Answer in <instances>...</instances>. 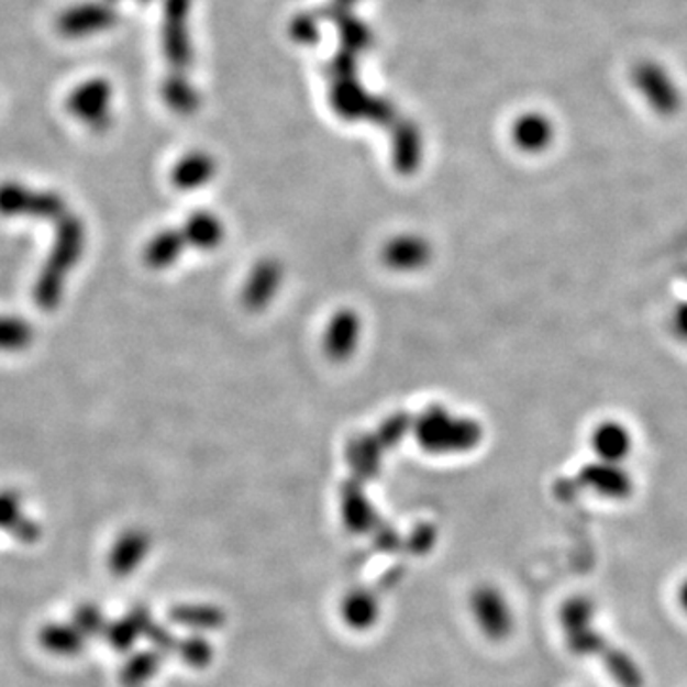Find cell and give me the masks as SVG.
I'll use <instances>...</instances> for the list:
<instances>
[{
  "label": "cell",
  "instance_id": "cell-25",
  "mask_svg": "<svg viewBox=\"0 0 687 687\" xmlns=\"http://www.w3.org/2000/svg\"><path fill=\"white\" fill-rule=\"evenodd\" d=\"M165 96H167V102L170 103L174 109L188 111V109L191 108V90L180 85V82L170 80L167 88H165Z\"/></svg>",
  "mask_w": 687,
  "mask_h": 687
},
{
  "label": "cell",
  "instance_id": "cell-14",
  "mask_svg": "<svg viewBox=\"0 0 687 687\" xmlns=\"http://www.w3.org/2000/svg\"><path fill=\"white\" fill-rule=\"evenodd\" d=\"M168 619L176 627L201 634L204 630L220 629L225 617L222 609L209 603H180L168 611Z\"/></svg>",
  "mask_w": 687,
  "mask_h": 687
},
{
  "label": "cell",
  "instance_id": "cell-9",
  "mask_svg": "<svg viewBox=\"0 0 687 687\" xmlns=\"http://www.w3.org/2000/svg\"><path fill=\"white\" fill-rule=\"evenodd\" d=\"M339 616L352 632H369L383 619V601L370 588H352L339 603Z\"/></svg>",
  "mask_w": 687,
  "mask_h": 687
},
{
  "label": "cell",
  "instance_id": "cell-30",
  "mask_svg": "<svg viewBox=\"0 0 687 687\" xmlns=\"http://www.w3.org/2000/svg\"><path fill=\"white\" fill-rule=\"evenodd\" d=\"M142 2H147V0H142Z\"/></svg>",
  "mask_w": 687,
  "mask_h": 687
},
{
  "label": "cell",
  "instance_id": "cell-24",
  "mask_svg": "<svg viewBox=\"0 0 687 687\" xmlns=\"http://www.w3.org/2000/svg\"><path fill=\"white\" fill-rule=\"evenodd\" d=\"M426 246L414 243V241H399L398 245H391L390 261L398 266H414L417 262L424 258Z\"/></svg>",
  "mask_w": 687,
  "mask_h": 687
},
{
  "label": "cell",
  "instance_id": "cell-15",
  "mask_svg": "<svg viewBox=\"0 0 687 687\" xmlns=\"http://www.w3.org/2000/svg\"><path fill=\"white\" fill-rule=\"evenodd\" d=\"M184 235L178 230H163L147 241L144 248V262L153 269H167L174 266L186 248Z\"/></svg>",
  "mask_w": 687,
  "mask_h": 687
},
{
  "label": "cell",
  "instance_id": "cell-2",
  "mask_svg": "<svg viewBox=\"0 0 687 687\" xmlns=\"http://www.w3.org/2000/svg\"><path fill=\"white\" fill-rule=\"evenodd\" d=\"M88 232L85 220L69 212L56 224L51 251L33 282V302L43 311L58 310L66 297L67 282L87 251Z\"/></svg>",
  "mask_w": 687,
  "mask_h": 687
},
{
  "label": "cell",
  "instance_id": "cell-18",
  "mask_svg": "<svg viewBox=\"0 0 687 687\" xmlns=\"http://www.w3.org/2000/svg\"><path fill=\"white\" fill-rule=\"evenodd\" d=\"M222 225L218 222L217 217H212L209 212H196L188 218L186 225L181 228V235L186 245L196 246V248H214L222 240Z\"/></svg>",
  "mask_w": 687,
  "mask_h": 687
},
{
  "label": "cell",
  "instance_id": "cell-4",
  "mask_svg": "<svg viewBox=\"0 0 687 687\" xmlns=\"http://www.w3.org/2000/svg\"><path fill=\"white\" fill-rule=\"evenodd\" d=\"M468 611L481 636L505 642L514 634L516 613L507 592L492 583H479L468 596Z\"/></svg>",
  "mask_w": 687,
  "mask_h": 687
},
{
  "label": "cell",
  "instance_id": "cell-22",
  "mask_svg": "<svg viewBox=\"0 0 687 687\" xmlns=\"http://www.w3.org/2000/svg\"><path fill=\"white\" fill-rule=\"evenodd\" d=\"M174 652L180 655L181 661L186 665L193 666V668H203L212 661V645L209 644V640L203 634H189L184 640H178L176 650Z\"/></svg>",
  "mask_w": 687,
  "mask_h": 687
},
{
  "label": "cell",
  "instance_id": "cell-21",
  "mask_svg": "<svg viewBox=\"0 0 687 687\" xmlns=\"http://www.w3.org/2000/svg\"><path fill=\"white\" fill-rule=\"evenodd\" d=\"M69 621L87 638L103 636L109 622L103 609L95 601H80L79 606L73 609Z\"/></svg>",
  "mask_w": 687,
  "mask_h": 687
},
{
  "label": "cell",
  "instance_id": "cell-20",
  "mask_svg": "<svg viewBox=\"0 0 687 687\" xmlns=\"http://www.w3.org/2000/svg\"><path fill=\"white\" fill-rule=\"evenodd\" d=\"M212 174L210 160L204 155H191L181 159L174 168L173 180L178 188L196 189L203 186Z\"/></svg>",
  "mask_w": 687,
  "mask_h": 687
},
{
  "label": "cell",
  "instance_id": "cell-19",
  "mask_svg": "<svg viewBox=\"0 0 687 687\" xmlns=\"http://www.w3.org/2000/svg\"><path fill=\"white\" fill-rule=\"evenodd\" d=\"M184 7H186V0H168L165 44H167L168 56L174 59V64H181V59L186 58L184 27H181Z\"/></svg>",
  "mask_w": 687,
  "mask_h": 687
},
{
  "label": "cell",
  "instance_id": "cell-17",
  "mask_svg": "<svg viewBox=\"0 0 687 687\" xmlns=\"http://www.w3.org/2000/svg\"><path fill=\"white\" fill-rule=\"evenodd\" d=\"M35 342V326L22 315L0 313V354H20Z\"/></svg>",
  "mask_w": 687,
  "mask_h": 687
},
{
  "label": "cell",
  "instance_id": "cell-5",
  "mask_svg": "<svg viewBox=\"0 0 687 687\" xmlns=\"http://www.w3.org/2000/svg\"><path fill=\"white\" fill-rule=\"evenodd\" d=\"M67 111L90 131H108L113 123V87L106 79H90L67 96Z\"/></svg>",
  "mask_w": 687,
  "mask_h": 687
},
{
  "label": "cell",
  "instance_id": "cell-13",
  "mask_svg": "<svg viewBox=\"0 0 687 687\" xmlns=\"http://www.w3.org/2000/svg\"><path fill=\"white\" fill-rule=\"evenodd\" d=\"M592 448L601 461L619 464L629 456L632 435L619 422H603L594 430Z\"/></svg>",
  "mask_w": 687,
  "mask_h": 687
},
{
  "label": "cell",
  "instance_id": "cell-6",
  "mask_svg": "<svg viewBox=\"0 0 687 687\" xmlns=\"http://www.w3.org/2000/svg\"><path fill=\"white\" fill-rule=\"evenodd\" d=\"M119 22L115 7L106 0H87L80 4H73L66 12L58 15L59 35L66 38H87V36L100 35L115 27Z\"/></svg>",
  "mask_w": 687,
  "mask_h": 687
},
{
  "label": "cell",
  "instance_id": "cell-23",
  "mask_svg": "<svg viewBox=\"0 0 687 687\" xmlns=\"http://www.w3.org/2000/svg\"><path fill=\"white\" fill-rule=\"evenodd\" d=\"M355 333H357V323H355L354 318L347 315V318L339 319V321L334 323L331 336H329L333 354H346L347 347L354 344Z\"/></svg>",
  "mask_w": 687,
  "mask_h": 687
},
{
  "label": "cell",
  "instance_id": "cell-12",
  "mask_svg": "<svg viewBox=\"0 0 687 687\" xmlns=\"http://www.w3.org/2000/svg\"><path fill=\"white\" fill-rule=\"evenodd\" d=\"M153 617L144 606H134L126 616L108 622L103 636L108 644L119 653H131L136 647L137 640L145 638V632L152 624Z\"/></svg>",
  "mask_w": 687,
  "mask_h": 687
},
{
  "label": "cell",
  "instance_id": "cell-1",
  "mask_svg": "<svg viewBox=\"0 0 687 687\" xmlns=\"http://www.w3.org/2000/svg\"><path fill=\"white\" fill-rule=\"evenodd\" d=\"M596 606L586 596H573L559 609V627L569 652L600 658L619 687H644V673L629 653L622 652L594 627Z\"/></svg>",
  "mask_w": 687,
  "mask_h": 687
},
{
  "label": "cell",
  "instance_id": "cell-16",
  "mask_svg": "<svg viewBox=\"0 0 687 687\" xmlns=\"http://www.w3.org/2000/svg\"><path fill=\"white\" fill-rule=\"evenodd\" d=\"M165 653L157 650H144V652L132 653L131 657L124 661L119 673V682L123 687H145L159 674Z\"/></svg>",
  "mask_w": 687,
  "mask_h": 687
},
{
  "label": "cell",
  "instance_id": "cell-28",
  "mask_svg": "<svg viewBox=\"0 0 687 687\" xmlns=\"http://www.w3.org/2000/svg\"><path fill=\"white\" fill-rule=\"evenodd\" d=\"M682 275H684V277H686L687 279V264L686 266H684V268H682Z\"/></svg>",
  "mask_w": 687,
  "mask_h": 687
},
{
  "label": "cell",
  "instance_id": "cell-29",
  "mask_svg": "<svg viewBox=\"0 0 687 687\" xmlns=\"http://www.w3.org/2000/svg\"><path fill=\"white\" fill-rule=\"evenodd\" d=\"M106 2H109V4H113V7H115V2H119V0H106Z\"/></svg>",
  "mask_w": 687,
  "mask_h": 687
},
{
  "label": "cell",
  "instance_id": "cell-8",
  "mask_svg": "<svg viewBox=\"0 0 687 687\" xmlns=\"http://www.w3.org/2000/svg\"><path fill=\"white\" fill-rule=\"evenodd\" d=\"M0 531L20 544H36L43 536L41 523L25 512L22 492L12 487L0 489Z\"/></svg>",
  "mask_w": 687,
  "mask_h": 687
},
{
  "label": "cell",
  "instance_id": "cell-3",
  "mask_svg": "<svg viewBox=\"0 0 687 687\" xmlns=\"http://www.w3.org/2000/svg\"><path fill=\"white\" fill-rule=\"evenodd\" d=\"M71 210L66 197L54 189L27 186L23 181H0V218L58 224Z\"/></svg>",
  "mask_w": 687,
  "mask_h": 687
},
{
  "label": "cell",
  "instance_id": "cell-26",
  "mask_svg": "<svg viewBox=\"0 0 687 687\" xmlns=\"http://www.w3.org/2000/svg\"><path fill=\"white\" fill-rule=\"evenodd\" d=\"M673 329L678 339L687 341V302L676 306L673 313Z\"/></svg>",
  "mask_w": 687,
  "mask_h": 687
},
{
  "label": "cell",
  "instance_id": "cell-11",
  "mask_svg": "<svg viewBox=\"0 0 687 687\" xmlns=\"http://www.w3.org/2000/svg\"><path fill=\"white\" fill-rule=\"evenodd\" d=\"M38 645L54 657L73 658L87 650L88 638L71 621L46 622L36 634Z\"/></svg>",
  "mask_w": 687,
  "mask_h": 687
},
{
  "label": "cell",
  "instance_id": "cell-7",
  "mask_svg": "<svg viewBox=\"0 0 687 687\" xmlns=\"http://www.w3.org/2000/svg\"><path fill=\"white\" fill-rule=\"evenodd\" d=\"M153 539L144 528H126L117 535L108 554V569L117 579L131 577L152 552Z\"/></svg>",
  "mask_w": 687,
  "mask_h": 687
},
{
  "label": "cell",
  "instance_id": "cell-27",
  "mask_svg": "<svg viewBox=\"0 0 687 687\" xmlns=\"http://www.w3.org/2000/svg\"><path fill=\"white\" fill-rule=\"evenodd\" d=\"M678 601L687 616V579L682 583L680 590H678Z\"/></svg>",
  "mask_w": 687,
  "mask_h": 687
},
{
  "label": "cell",
  "instance_id": "cell-10",
  "mask_svg": "<svg viewBox=\"0 0 687 687\" xmlns=\"http://www.w3.org/2000/svg\"><path fill=\"white\" fill-rule=\"evenodd\" d=\"M580 487H588L608 499H627L632 495L634 484L627 470L616 463L586 464L577 476Z\"/></svg>",
  "mask_w": 687,
  "mask_h": 687
}]
</instances>
